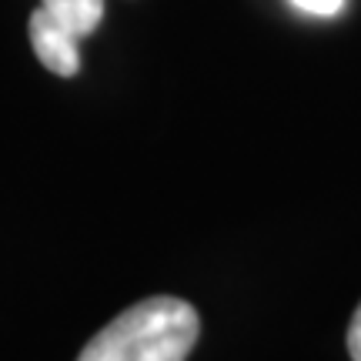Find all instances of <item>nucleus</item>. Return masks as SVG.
<instances>
[{"mask_svg": "<svg viewBox=\"0 0 361 361\" xmlns=\"http://www.w3.org/2000/svg\"><path fill=\"white\" fill-rule=\"evenodd\" d=\"M197 311L180 298H147L121 311L78 361H188L197 345Z\"/></svg>", "mask_w": 361, "mask_h": 361, "instance_id": "obj_1", "label": "nucleus"}, {"mask_svg": "<svg viewBox=\"0 0 361 361\" xmlns=\"http://www.w3.org/2000/svg\"><path fill=\"white\" fill-rule=\"evenodd\" d=\"M34 54L40 57V64L47 67L57 78H74L80 71V37H74L67 27H61L51 13L37 7L30 13V24H27Z\"/></svg>", "mask_w": 361, "mask_h": 361, "instance_id": "obj_2", "label": "nucleus"}, {"mask_svg": "<svg viewBox=\"0 0 361 361\" xmlns=\"http://www.w3.org/2000/svg\"><path fill=\"white\" fill-rule=\"evenodd\" d=\"M40 7L80 40L94 34L104 20V0H40Z\"/></svg>", "mask_w": 361, "mask_h": 361, "instance_id": "obj_3", "label": "nucleus"}, {"mask_svg": "<svg viewBox=\"0 0 361 361\" xmlns=\"http://www.w3.org/2000/svg\"><path fill=\"white\" fill-rule=\"evenodd\" d=\"M298 11L305 13H314V17H335L341 7H345V0H291Z\"/></svg>", "mask_w": 361, "mask_h": 361, "instance_id": "obj_4", "label": "nucleus"}, {"mask_svg": "<svg viewBox=\"0 0 361 361\" xmlns=\"http://www.w3.org/2000/svg\"><path fill=\"white\" fill-rule=\"evenodd\" d=\"M348 351H351V361H361V305L348 324Z\"/></svg>", "mask_w": 361, "mask_h": 361, "instance_id": "obj_5", "label": "nucleus"}]
</instances>
